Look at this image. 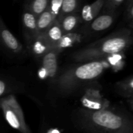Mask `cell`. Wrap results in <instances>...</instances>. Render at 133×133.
Listing matches in <instances>:
<instances>
[{
	"label": "cell",
	"instance_id": "ba28073f",
	"mask_svg": "<svg viewBox=\"0 0 133 133\" xmlns=\"http://www.w3.org/2000/svg\"><path fill=\"white\" fill-rule=\"evenodd\" d=\"M22 25L27 45L38 35L37 16L30 10L25 9L22 14Z\"/></svg>",
	"mask_w": 133,
	"mask_h": 133
},
{
	"label": "cell",
	"instance_id": "cb8c5ba5",
	"mask_svg": "<svg viewBox=\"0 0 133 133\" xmlns=\"http://www.w3.org/2000/svg\"><path fill=\"white\" fill-rule=\"evenodd\" d=\"M127 102L128 105H129L130 108L131 110H133V97H131V98L127 99Z\"/></svg>",
	"mask_w": 133,
	"mask_h": 133
},
{
	"label": "cell",
	"instance_id": "3957f363",
	"mask_svg": "<svg viewBox=\"0 0 133 133\" xmlns=\"http://www.w3.org/2000/svg\"><path fill=\"white\" fill-rule=\"evenodd\" d=\"M109 68L106 58L81 62L59 75L56 81L57 90L64 96L72 94L79 87L98 79Z\"/></svg>",
	"mask_w": 133,
	"mask_h": 133
},
{
	"label": "cell",
	"instance_id": "5bb4252c",
	"mask_svg": "<svg viewBox=\"0 0 133 133\" xmlns=\"http://www.w3.org/2000/svg\"><path fill=\"white\" fill-rule=\"evenodd\" d=\"M57 17L48 9H45L37 16V27L38 35L44 34L51 27Z\"/></svg>",
	"mask_w": 133,
	"mask_h": 133
},
{
	"label": "cell",
	"instance_id": "4fadbf2b",
	"mask_svg": "<svg viewBox=\"0 0 133 133\" xmlns=\"http://www.w3.org/2000/svg\"><path fill=\"white\" fill-rule=\"evenodd\" d=\"M44 35L51 48H55L64 35L61 23L57 18Z\"/></svg>",
	"mask_w": 133,
	"mask_h": 133
},
{
	"label": "cell",
	"instance_id": "484cf974",
	"mask_svg": "<svg viewBox=\"0 0 133 133\" xmlns=\"http://www.w3.org/2000/svg\"><path fill=\"white\" fill-rule=\"evenodd\" d=\"M61 132V131H59V130H58V129H55V130H53V129H51L50 130H49V131H48V132Z\"/></svg>",
	"mask_w": 133,
	"mask_h": 133
},
{
	"label": "cell",
	"instance_id": "d6986e66",
	"mask_svg": "<svg viewBox=\"0 0 133 133\" xmlns=\"http://www.w3.org/2000/svg\"><path fill=\"white\" fill-rule=\"evenodd\" d=\"M105 58L109 62L110 68H111L114 71H118L123 69L125 64V51L114 53Z\"/></svg>",
	"mask_w": 133,
	"mask_h": 133
},
{
	"label": "cell",
	"instance_id": "2e32d148",
	"mask_svg": "<svg viewBox=\"0 0 133 133\" xmlns=\"http://www.w3.org/2000/svg\"><path fill=\"white\" fill-rule=\"evenodd\" d=\"M82 35L81 34L78 33L76 32H71L68 33L64 34L60 40L57 46V49L62 51L67 48L73 47L77 43H79L81 41Z\"/></svg>",
	"mask_w": 133,
	"mask_h": 133
},
{
	"label": "cell",
	"instance_id": "30bf717a",
	"mask_svg": "<svg viewBox=\"0 0 133 133\" xmlns=\"http://www.w3.org/2000/svg\"><path fill=\"white\" fill-rule=\"evenodd\" d=\"M105 0H96L91 4L85 5L81 10L83 23L87 25L96 18L103 10Z\"/></svg>",
	"mask_w": 133,
	"mask_h": 133
},
{
	"label": "cell",
	"instance_id": "d4e9b609",
	"mask_svg": "<svg viewBox=\"0 0 133 133\" xmlns=\"http://www.w3.org/2000/svg\"><path fill=\"white\" fill-rule=\"evenodd\" d=\"M129 28L132 30V31L133 32V19L130 21L129 24Z\"/></svg>",
	"mask_w": 133,
	"mask_h": 133
},
{
	"label": "cell",
	"instance_id": "52a82bcc",
	"mask_svg": "<svg viewBox=\"0 0 133 133\" xmlns=\"http://www.w3.org/2000/svg\"><path fill=\"white\" fill-rule=\"evenodd\" d=\"M61 51L57 48H52L42 57L41 67L45 70L48 79H53L58 71V59Z\"/></svg>",
	"mask_w": 133,
	"mask_h": 133
},
{
	"label": "cell",
	"instance_id": "44dd1931",
	"mask_svg": "<svg viewBox=\"0 0 133 133\" xmlns=\"http://www.w3.org/2000/svg\"><path fill=\"white\" fill-rule=\"evenodd\" d=\"M63 1L64 0H51L49 6L47 8L54 14L55 16L57 17V18L59 14Z\"/></svg>",
	"mask_w": 133,
	"mask_h": 133
},
{
	"label": "cell",
	"instance_id": "8fae6325",
	"mask_svg": "<svg viewBox=\"0 0 133 133\" xmlns=\"http://www.w3.org/2000/svg\"><path fill=\"white\" fill-rule=\"evenodd\" d=\"M27 46L32 55L41 58L52 48L44 34L38 35Z\"/></svg>",
	"mask_w": 133,
	"mask_h": 133
},
{
	"label": "cell",
	"instance_id": "5b68a950",
	"mask_svg": "<svg viewBox=\"0 0 133 133\" xmlns=\"http://www.w3.org/2000/svg\"><path fill=\"white\" fill-rule=\"evenodd\" d=\"M83 108L92 110L105 109L110 107V102L101 94L99 90L87 88L81 99Z\"/></svg>",
	"mask_w": 133,
	"mask_h": 133
},
{
	"label": "cell",
	"instance_id": "7a4b0ae2",
	"mask_svg": "<svg viewBox=\"0 0 133 133\" xmlns=\"http://www.w3.org/2000/svg\"><path fill=\"white\" fill-rule=\"evenodd\" d=\"M132 45V30L123 28L76 51L71 57L78 62L103 59L114 53L125 51Z\"/></svg>",
	"mask_w": 133,
	"mask_h": 133
},
{
	"label": "cell",
	"instance_id": "603a6c76",
	"mask_svg": "<svg viewBox=\"0 0 133 133\" xmlns=\"http://www.w3.org/2000/svg\"><path fill=\"white\" fill-rule=\"evenodd\" d=\"M7 91V85L5 81L1 79L0 81V96L1 97H3L4 95L6 93Z\"/></svg>",
	"mask_w": 133,
	"mask_h": 133
},
{
	"label": "cell",
	"instance_id": "9a60e30c",
	"mask_svg": "<svg viewBox=\"0 0 133 133\" xmlns=\"http://www.w3.org/2000/svg\"><path fill=\"white\" fill-rule=\"evenodd\" d=\"M115 89L117 93L124 98L133 97V75L117 82Z\"/></svg>",
	"mask_w": 133,
	"mask_h": 133
},
{
	"label": "cell",
	"instance_id": "7402d4cb",
	"mask_svg": "<svg viewBox=\"0 0 133 133\" xmlns=\"http://www.w3.org/2000/svg\"><path fill=\"white\" fill-rule=\"evenodd\" d=\"M125 16L129 22L133 19V0H126Z\"/></svg>",
	"mask_w": 133,
	"mask_h": 133
},
{
	"label": "cell",
	"instance_id": "6da1fadb",
	"mask_svg": "<svg viewBox=\"0 0 133 133\" xmlns=\"http://www.w3.org/2000/svg\"><path fill=\"white\" fill-rule=\"evenodd\" d=\"M75 123L88 132L133 133L132 114L110 107L99 110L79 109L75 113Z\"/></svg>",
	"mask_w": 133,
	"mask_h": 133
},
{
	"label": "cell",
	"instance_id": "7c38bea8",
	"mask_svg": "<svg viewBox=\"0 0 133 133\" xmlns=\"http://www.w3.org/2000/svg\"><path fill=\"white\" fill-rule=\"evenodd\" d=\"M58 21L61 23L64 35L68 32H74L78 26L83 23L81 12H79L67 14Z\"/></svg>",
	"mask_w": 133,
	"mask_h": 133
},
{
	"label": "cell",
	"instance_id": "8992f818",
	"mask_svg": "<svg viewBox=\"0 0 133 133\" xmlns=\"http://www.w3.org/2000/svg\"><path fill=\"white\" fill-rule=\"evenodd\" d=\"M116 13L103 10L95 19L86 25L87 33H99L110 28L116 20Z\"/></svg>",
	"mask_w": 133,
	"mask_h": 133
},
{
	"label": "cell",
	"instance_id": "277c9868",
	"mask_svg": "<svg viewBox=\"0 0 133 133\" xmlns=\"http://www.w3.org/2000/svg\"><path fill=\"white\" fill-rule=\"evenodd\" d=\"M0 105L5 120L10 127L22 133H31L22 107L14 95L1 97Z\"/></svg>",
	"mask_w": 133,
	"mask_h": 133
},
{
	"label": "cell",
	"instance_id": "ffe728a7",
	"mask_svg": "<svg viewBox=\"0 0 133 133\" xmlns=\"http://www.w3.org/2000/svg\"><path fill=\"white\" fill-rule=\"evenodd\" d=\"M126 0H105L104 11L111 12H117L118 8L122 5Z\"/></svg>",
	"mask_w": 133,
	"mask_h": 133
},
{
	"label": "cell",
	"instance_id": "ac0fdd59",
	"mask_svg": "<svg viewBox=\"0 0 133 133\" xmlns=\"http://www.w3.org/2000/svg\"><path fill=\"white\" fill-rule=\"evenodd\" d=\"M82 0H64L57 19L61 20L64 16L79 11Z\"/></svg>",
	"mask_w": 133,
	"mask_h": 133
},
{
	"label": "cell",
	"instance_id": "e0dca14e",
	"mask_svg": "<svg viewBox=\"0 0 133 133\" xmlns=\"http://www.w3.org/2000/svg\"><path fill=\"white\" fill-rule=\"evenodd\" d=\"M50 1L51 0H25L24 9L30 10L38 16L48 7Z\"/></svg>",
	"mask_w": 133,
	"mask_h": 133
},
{
	"label": "cell",
	"instance_id": "9c48e42d",
	"mask_svg": "<svg viewBox=\"0 0 133 133\" xmlns=\"http://www.w3.org/2000/svg\"><path fill=\"white\" fill-rule=\"evenodd\" d=\"M0 36L4 46L10 52L13 53H19L23 51L22 44L9 31L2 19H1L0 23Z\"/></svg>",
	"mask_w": 133,
	"mask_h": 133
}]
</instances>
